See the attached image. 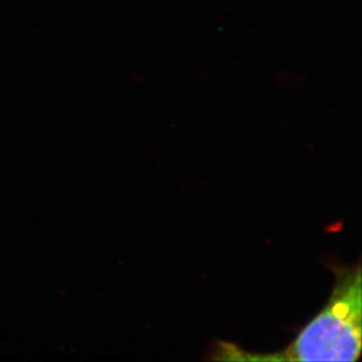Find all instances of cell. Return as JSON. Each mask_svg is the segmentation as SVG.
<instances>
[{
    "label": "cell",
    "instance_id": "obj_1",
    "mask_svg": "<svg viewBox=\"0 0 362 362\" xmlns=\"http://www.w3.org/2000/svg\"><path fill=\"white\" fill-rule=\"evenodd\" d=\"M334 286L322 311L286 349L269 356L278 361H356L361 354V264L335 267Z\"/></svg>",
    "mask_w": 362,
    "mask_h": 362
}]
</instances>
